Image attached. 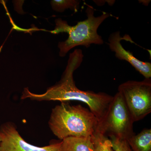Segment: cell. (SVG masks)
<instances>
[{
    "instance_id": "cell-2",
    "label": "cell",
    "mask_w": 151,
    "mask_h": 151,
    "mask_svg": "<svg viewBox=\"0 0 151 151\" xmlns=\"http://www.w3.org/2000/svg\"><path fill=\"white\" fill-rule=\"evenodd\" d=\"M98 120L89 110L81 105L62 103L52 111L49 125L60 139L69 137L92 136L96 132Z\"/></svg>"
},
{
    "instance_id": "cell-8",
    "label": "cell",
    "mask_w": 151,
    "mask_h": 151,
    "mask_svg": "<svg viewBox=\"0 0 151 151\" xmlns=\"http://www.w3.org/2000/svg\"><path fill=\"white\" fill-rule=\"evenodd\" d=\"M61 151H94L92 136L65 138L61 142Z\"/></svg>"
},
{
    "instance_id": "cell-12",
    "label": "cell",
    "mask_w": 151,
    "mask_h": 151,
    "mask_svg": "<svg viewBox=\"0 0 151 151\" xmlns=\"http://www.w3.org/2000/svg\"><path fill=\"white\" fill-rule=\"evenodd\" d=\"M115 151H132L126 140L121 139L113 136H109Z\"/></svg>"
},
{
    "instance_id": "cell-9",
    "label": "cell",
    "mask_w": 151,
    "mask_h": 151,
    "mask_svg": "<svg viewBox=\"0 0 151 151\" xmlns=\"http://www.w3.org/2000/svg\"><path fill=\"white\" fill-rule=\"evenodd\" d=\"M132 151H151V129H145L127 140Z\"/></svg>"
},
{
    "instance_id": "cell-10",
    "label": "cell",
    "mask_w": 151,
    "mask_h": 151,
    "mask_svg": "<svg viewBox=\"0 0 151 151\" xmlns=\"http://www.w3.org/2000/svg\"><path fill=\"white\" fill-rule=\"evenodd\" d=\"M92 137L94 151H115L111 140L106 135L95 132Z\"/></svg>"
},
{
    "instance_id": "cell-4",
    "label": "cell",
    "mask_w": 151,
    "mask_h": 151,
    "mask_svg": "<svg viewBox=\"0 0 151 151\" xmlns=\"http://www.w3.org/2000/svg\"><path fill=\"white\" fill-rule=\"evenodd\" d=\"M134 123L123 96L118 92L113 96L103 120L98 122L96 132L127 140L135 134Z\"/></svg>"
},
{
    "instance_id": "cell-3",
    "label": "cell",
    "mask_w": 151,
    "mask_h": 151,
    "mask_svg": "<svg viewBox=\"0 0 151 151\" xmlns=\"http://www.w3.org/2000/svg\"><path fill=\"white\" fill-rule=\"evenodd\" d=\"M85 12L87 19L78 22L73 26L61 19H55V28L50 32L55 34L65 32L68 35L66 40L58 44L60 56H65L69 50L76 46L88 48L93 44L101 45L104 43L102 37L97 33V29L101 24L110 17V14L103 12L100 16L95 17L94 9L90 6H87Z\"/></svg>"
},
{
    "instance_id": "cell-13",
    "label": "cell",
    "mask_w": 151,
    "mask_h": 151,
    "mask_svg": "<svg viewBox=\"0 0 151 151\" xmlns=\"http://www.w3.org/2000/svg\"><path fill=\"white\" fill-rule=\"evenodd\" d=\"M2 140V138L1 137V134H0V143H1V142Z\"/></svg>"
},
{
    "instance_id": "cell-5",
    "label": "cell",
    "mask_w": 151,
    "mask_h": 151,
    "mask_svg": "<svg viewBox=\"0 0 151 151\" xmlns=\"http://www.w3.org/2000/svg\"><path fill=\"white\" fill-rule=\"evenodd\" d=\"M122 94L134 122L140 121L151 112V80L129 81L120 84Z\"/></svg>"
},
{
    "instance_id": "cell-7",
    "label": "cell",
    "mask_w": 151,
    "mask_h": 151,
    "mask_svg": "<svg viewBox=\"0 0 151 151\" xmlns=\"http://www.w3.org/2000/svg\"><path fill=\"white\" fill-rule=\"evenodd\" d=\"M127 36L121 37L120 32H115L111 33L108 38V45L112 52H115V56L121 60H126L136 70H137L145 77L151 78V63L144 62L136 58L130 51H127L122 46L121 41L127 40Z\"/></svg>"
},
{
    "instance_id": "cell-6",
    "label": "cell",
    "mask_w": 151,
    "mask_h": 151,
    "mask_svg": "<svg viewBox=\"0 0 151 151\" xmlns=\"http://www.w3.org/2000/svg\"><path fill=\"white\" fill-rule=\"evenodd\" d=\"M2 138L0 151H62L61 142L39 147L27 142L10 123L3 125L0 129Z\"/></svg>"
},
{
    "instance_id": "cell-11",
    "label": "cell",
    "mask_w": 151,
    "mask_h": 151,
    "mask_svg": "<svg viewBox=\"0 0 151 151\" xmlns=\"http://www.w3.org/2000/svg\"><path fill=\"white\" fill-rule=\"evenodd\" d=\"M79 3L80 1L74 0H57L51 1L52 9L59 12H63L68 9L76 12L78 10Z\"/></svg>"
},
{
    "instance_id": "cell-1",
    "label": "cell",
    "mask_w": 151,
    "mask_h": 151,
    "mask_svg": "<svg viewBox=\"0 0 151 151\" xmlns=\"http://www.w3.org/2000/svg\"><path fill=\"white\" fill-rule=\"evenodd\" d=\"M83 57L81 50H75L70 53L67 66L58 83L42 94H35L28 88H25L22 94V100L29 98L38 101H59L62 103L73 100L80 101L87 104L89 110L97 117L98 122L102 121L113 96L104 92L82 91L76 87L73 80V72L81 65Z\"/></svg>"
}]
</instances>
